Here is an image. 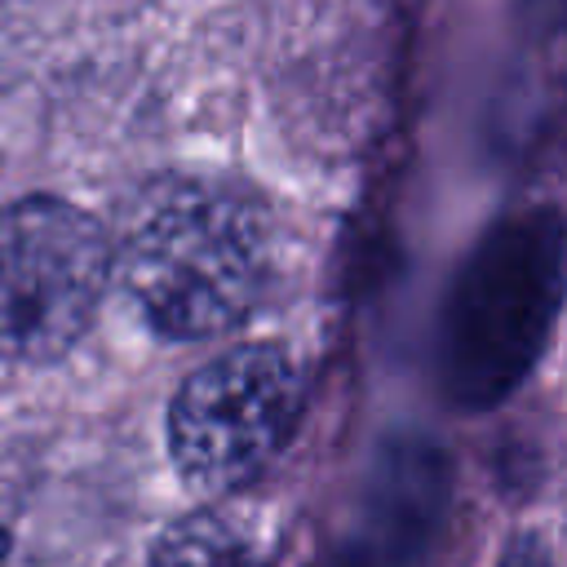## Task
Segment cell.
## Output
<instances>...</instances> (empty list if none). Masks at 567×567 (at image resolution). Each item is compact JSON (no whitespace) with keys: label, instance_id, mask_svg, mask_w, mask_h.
Wrapping results in <instances>:
<instances>
[{"label":"cell","instance_id":"cell-1","mask_svg":"<svg viewBox=\"0 0 567 567\" xmlns=\"http://www.w3.org/2000/svg\"><path fill=\"white\" fill-rule=\"evenodd\" d=\"M115 270L168 341L221 337L239 328L266 292V213L221 182H159L124 217Z\"/></svg>","mask_w":567,"mask_h":567},{"label":"cell","instance_id":"cell-3","mask_svg":"<svg viewBox=\"0 0 567 567\" xmlns=\"http://www.w3.org/2000/svg\"><path fill=\"white\" fill-rule=\"evenodd\" d=\"M301 372L284 346H235L195 368L168 403V452L199 496L252 483L292 434Z\"/></svg>","mask_w":567,"mask_h":567},{"label":"cell","instance_id":"cell-6","mask_svg":"<svg viewBox=\"0 0 567 567\" xmlns=\"http://www.w3.org/2000/svg\"><path fill=\"white\" fill-rule=\"evenodd\" d=\"M501 567H554V558H549V549L536 532H518V536H509V545L501 554Z\"/></svg>","mask_w":567,"mask_h":567},{"label":"cell","instance_id":"cell-2","mask_svg":"<svg viewBox=\"0 0 567 567\" xmlns=\"http://www.w3.org/2000/svg\"><path fill=\"white\" fill-rule=\"evenodd\" d=\"M115 244L75 204L27 195L0 208V359L53 363L93 323Z\"/></svg>","mask_w":567,"mask_h":567},{"label":"cell","instance_id":"cell-4","mask_svg":"<svg viewBox=\"0 0 567 567\" xmlns=\"http://www.w3.org/2000/svg\"><path fill=\"white\" fill-rule=\"evenodd\" d=\"M567 292V230L554 217L505 226L470 266L456 301V385L492 403L536 359Z\"/></svg>","mask_w":567,"mask_h":567},{"label":"cell","instance_id":"cell-5","mask_svg":"<svg viewBox=\"0 0 567 567\" xmlns=\"http://www.w3.org/2000/svg\"><path fill=\"white\" fill-rule=\"evenodd\" d=\"M142 567H261V558L221 514H186L151 545Z\"/></svg>","mask_w":567,"mask_h":567},{"label":"cell","instance_id":"cell-7","mask_svg":"<svg viewBox=\"0 0 567 567\" xmlns=\"http://www.w3.org/2000/svg\"><path fill=\"white\" fill-rule=\"evenodd\" d=\"M4 554H9V532L0 527V563H4Z\"/></svg>","mask_w":567,"mask_h":567}]
</instances>
